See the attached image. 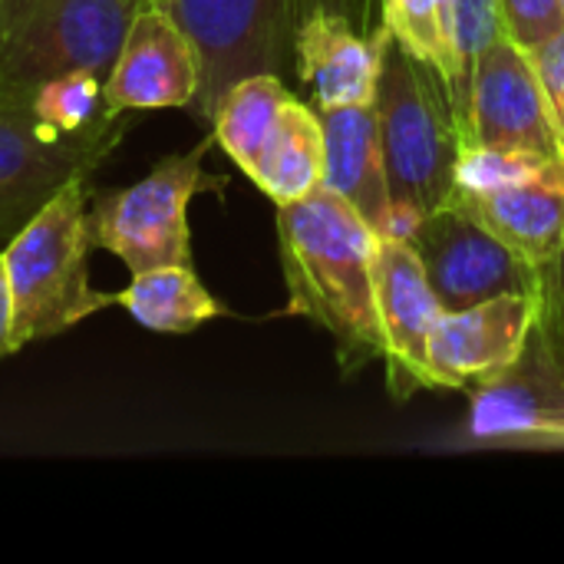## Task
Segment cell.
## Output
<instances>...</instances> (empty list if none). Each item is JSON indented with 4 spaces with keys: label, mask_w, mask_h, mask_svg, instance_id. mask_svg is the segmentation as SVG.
Wrapping results in <instances>:
<instances>
[{
    "label": "cell",
    "mask_w": 564,
    "mask_h": 564,
    "mask_svg": "<svg viewBox=\"0 0 564 564\" xmlns=\"http://www.w3.org/2000/svg\"><path fill=\"white\" fill-rule=\"evenodd\" d=\"M251 182L274 202H301L324 185V126L297 96L284 106Z\"/></svg>",
    "instance_id": "17"
},
{
    "label": "cell",
    "mask_w": 564,
    "mask_h": 564,
    "mask_svg": "<svg viewBox=\"0 0 564 564\" xmlns=\"http://www.w3.org/2000/svg\"><path fill=\"white\" fill-rule=\"evenodd\" d=\"M317 10H327V13H337L344 17L347 23H354L360 33H377L380 30V17H383V0H294V13H297V23Z\"/></svg>",
    "instance_id": "26"
},
{
    "label": "cell",
    "mask_w": 564,
    "mask_h": 564,
    "mask_svg": "<svg viewBox=\"0 0 564 564\" xmlns=\"http://www.w3.org/2000/svg\"><path fill=\"white\" fill-rule=\"evenodd\" d=\"M466 145L564 155L535 63L529 50L519 46L506 30L482 50L476 63Z\"/></svg>",
    "instance_id": "10"
},
{
    "label": "cell",
    "mask_w": 564,
    "mask_h": 564,
    "mask_svg": "<svg viewBox=\"0 0 564 564\" xmlns=\"http://www.w3.org/2000/svg\"><path fill=\"white\" fill-rule=\"evenodd\" d=\"M165 10L188 33L202 83L188 106L212 126L221 96L245 76L284 73L294 63V0H169Z\"/></svg>",
    "instance_id": "8"
},
{
    "label": "cell",
    "mask_w": 564,
    "mask_h": 564,
    "mask_svg": "<svg viewBox=\"0 0 564 564\" xmlns=\"http://www.w3.org/2000/svg\"><path fill=\"white\" fill-rule=\"evenodd\" d=\"M142 3L149 0H0V83L40 86L69 69L106 79Z\"/></svg>",
    "instance_id": "7"
},
{
    "label": "cell",
    "mask_w": 564,
    "mask_h": 564,
    "mask_svg": "<svg viewBox=\"0 0 564 564\" xmlns=\"http://www.w3.org/2000/svg\"><path fill=\"white\" fill-rule=\"evenodd\" d=\"M529 56H532L535 73L542 79V89H545V99L552 106V116H555V126H558L564 145V26L555 36H549L545 43L532 46Z\"/></svg>",
    "instance_id": "25"
},
{
    "label": "cell",
    "mask_w": 564,
    "mask_h": 564,
    "mask_svg": "<svg viewBox=\"0 0 564 564\" xmlns=\"http://www.w3.org/2000/svg\"><path fill=\"white\" fill-rule=\"evenodd\" d=\"M380 26L416 59L440 69L449 93L456 86L453 0H383Z\"/></svg>",
    "instance_id": "20"
},
{
    "label": "cell",
    "mask_w": 564,
    "mask_h": 564,
    "mask_svg": "<svg viewBox=\"0 0 564 564\" xmlns=\"http://www.w3.org/2000/svg\"><path fill=\"white\" fill-rule=\"evenodd\" d=\"M278 241L288 311L334 337L344 373L383 360L373 294L377 235L367 221L321 185L301 202L278 205Z\"/></svg>",
    "instance_id": "1"
},
{
    "label": "cell",
    "mask_w": 564,
    "mask_h": 564,
    "mask_svg": "<svg viewBox=\"0 0 564 564\" xmlns=\"http://www.w3.org/2000/svg\"><path fill=\"white\" fill-rule=\"evenodd\" d=\"M542 271H545L549 284L555 288V294H558V301H562V307H564V254H558L555 261H545V264H542Z\"/></svg>",
    "instance_id": "28"
},
{
    "label": "cell",
    "mask_w": 564,
    "mask_h": 564,
    "mask_svg": "<svg viewBox=\"0 0 564 564\" xmlns=\"http://www.w3.org/2000/svg\"><path fill=\"white\" fill-rule=\"evenodd\" d=\"M403 241L416 251L443 311H466L502 294L542 291V264L496 238L456 198L416 218Z\"/></svg>",
    "instance_id": "9"
},
{
    "label": "cell",
    "mask_w": 564,
    "mask_h": 564,
    "mask_svg": "<svg viewBox=\"0 0 564 564\" xmlns=\"http://www.w3.org/2000/svg\"><path fill=\"white\" fill-rule=\"evenodd\" d=\"M215 139L192 152L165 155L152 172L126 188H96L86 202V231L93 248L116 254L129 274L162 264H192L188 205L205 188H225V178L205 172Z\"/></svg>",
    "instance_id": "6"
},
{
    "label": "cell",
    "mask_w": 564,
    "mask_h": 564,
    "mask_svg": "<svg viewBox=\"0 0 564 564\" xmlns=\"http://www.w3.org/2000/svg\"><path fill=\"white\" fill-rule=\"evenodd\" d=\"M33 89L0 83V251L66 185L89 182L135 122L122 112L69 132L36 112Z\"/></svg>",
    "instance_id": "4"
},
{
    "label": "cell",
    "mask_w": 564,
    "mask_h": 564,
    "mask_svg": "<svg viewBox=\"0 0 564 564\" xmlns=\"http://www.w3.org/2000/svg\"><path fill=\"white\" fill-rule=\"evenodd\" d=\"M202 66L188 33L165 7L142 3L102 79L106 112L188 109L198 96Z\"/></svg>",
    "instance_id": "12"
},
{
    "label": "cell",
    "mask_w": 564,
    "mask_h": 564,
    "mask_svg": "<svg viewBox=\"0 0 564 564\" xmlns=\"http://www.w3.org/2000/svg\"><path fill=\"white\" fill-rule=\"evenodd\" d=\"M89 182L66 185L33 221L0 251L13 304L20 344L66 334L86 317L116 304V294L89 284Z\"/></svg>",
    "instance_id": "3"
},
{
    "label": "cell",
    "mask_w": 564,
    "mask_h": 564,
    "mask_svg": "<svg viewBox=\"0 0 564 564\" xmlns=\"http://www.w3.org/2000/svg\"><path fill=\"white\" fill-rule=\"evenodd\" d=\"M149 3H155V7H165L169 0H149Z\"/></svg>",
    "instance_id": "29"
},
{
    "label": "cell",
    "mask_w": 564,
    "mask_h": 564,
    "mask_svg": "<svg viewBox=\"0 0 564 564\" xmlns=\"http://www.w3.org/2000/svg\"><path fill=\"white\" fill-rule=\"evenodd\" d=\"M291 99L294 93L284 86L278 73L245 76L221 96L212 119V139L248 178L258 172L261 152Z\"/></svg>",
    "instance_id": "19"
},
{
    "label": "cell",
    "mask_w": 564,
    "mask_h": 564,
    "mask_svg": "<svg viewBox=\"0 0 564 564\" xmlns=\"http://www.w3.org/2000/svg\"><path fill=\"white\" fill-rule=\"evenodd\" d=\"M324 126V188L340 195L377 238H393V202L373 102L317 109Z\"/></svg>",
    "instance_id": "15"
},
{
    "label": "cell",
    "mask_w": 564,
    "mask_h": 564,
    "mask_svg": "<svg viewBox=\"0 0 564 564\" xmlns=\"http://www.w3.org/2000/svg\"><path fill=\"white\" fill-rule=\"evenodd\" d=\"M33 106L46 122L69 129V132L89 129V126L109 119L106 96H102V76L86 73V69H69V73H59V76L40 83L33 89Z\"/></svg>",
    "instance_id": "23"
},
{
    "label": "cell",
    "mask_w": 564,
    "mask_h": 564,
    "mask_svg": "<svg viewBox=\"0 0 564 564\" xmlns=\"http://www.w3.org/2000/svg\"><path fill=\"white\" fill-rule=\"evenodd\" d=\"M496 238L535 264L564 254V188L558 185H506L482 192H456Z\"/></svg>",
    "instance_id": "16"
},
{
    "label": "cell",
    "mask_w": 564,
    "mask_h": 564,
    "mask_svg": "<svg viewBox=\"0 0 564 564\" xmlns=\"http://www.w3.org/2000/svg\"><path fill=\"white\" fill-rule=\"evenodd\" d=\"M502 33L499 0H453V46H456V86H453V106L466 145V126H469V93H473V73L482 56V50Z\"/></svg>",
    "instance_id": "22"
},
{
    "label": "cell",
    "mask_w": 564,
    "mask_h": 564,
    "mask_svg": "<svg viewBox=\"0 0 564 564\" xmlns=\"http://www.w3.org/2000/svg\"><path fill=\"white\" fill-rule=\"evenodd\" d=\"M116 304L126 307L139 327L155 334H192L225 314L192 264H162L132 274L129 288L116 294Z\"/></svg>",
    "instance_id": "18"
},
{
    "label": "cell",
    "mask_w": 564,
    "mask_h": 564,
    "mask_svg": "<svg viewBox=\"0 0 564 564\" xmlns=\"http://www.w3.org/2000/svg\"><path fill=\"white\" fill-rule=\"evenodd\" d=\"M562 10H564V0H562Z\"/></svg>",
    "instance_id": "30"
},
{
    "label": "cell",
    "mask_w": 564,
    "mask_h": 564,
    "mask_svg": "<svg viewBox=\"0 0 564 564\" xmlns=\"http://www.w3.org/2000/svg\"><path fill=\"white\" fill-rule=\"evenodd\" d=\"M463 449H564V307L542 271L535 324L516 364L469 393Z\"/></svg>",
    "instance_id": "5"
},
{
    "label": "cell",
    "mask_w": 564,
    "mask_h": 564,
    "mask_svg": "<svg viewBox=\"0 0 564 564\" xmlns=\"http://www.w3.org/2000/svg\"><path fill=\"white\" fill-rule=\"evenodd\" d=\"M502 30L525 50L545 43L564 26L562 0H499Z\"/></svg>",
    "instance_id": "24"
},
{
    "label": "cell",
    "mask_w": 564,
    "mask_h": 564,
    "mask_svg": "<svg viewBox=\"0 0 564 564\" xmlns=\"http://www.w3.org/2000/svg\"><path fill=\"white\" fill-rule=\"evenodd\" d=\"M539 294H502L466 311H443L430 337V367L440 390H476L506 373L525 347Z\"/></svg>",
    "instance_id": "13"
},
{
    "label": "cell",
    "mask_w": 564,
    "mask_h": 564,
    "mask_svg": "<svg viewBox=\"0 0 564 564\" xmlns=\"http://www.w3.org/2000/svg\"><path fill=\"white\" fill-rule=\"evenodd\" d=\"M383 169L393 202V238L456 198L463 132L440 69L416 59L380 26V76L373 93Z\"/></svg>",
    "instance_id": "2"
},
{
    "label": "cell",
    "mask_w": 564,
    "mask_h": 564,
    "mask_svg": "<svg viewBox=\"0 0 564 564\" xmlns=\"http://www.w3.org/2000/svg\"><path fill=\"white\" fill-rule=\"evenodd\" d=\"M506 185H558L564 188V155L466 145L456 169V192H482Z\"/></svg>",
    "instance_id": "21"
},
{
    "label": "cell",
    "mask_w": 564,
    "mask_h": 564,
    "mask_svg": "<svg viewBox=\"0 0 564 564\" xmlns=\"http://www.w3.org/2000/svg\"><path fill=\"white\" fill-rule=\"evenodd\" d=\"M373 294L383 344L387 387L393 400L440 390L430 367V337L443 314L416 251L403 238H377Z\"/></svg>",
    "instance_id": "11"
},
{
    "label": "cell",
    "mask_w": 564,
    "mask_h": 564,
    "mask_svg": "<svg viewBox=\"0 0 564 564\" xmlns=\"http://www.w3.org/2000/svg\"><path fill=\"white\" fill-rule=\"evenodd\" d=\"M294 73L311 89L314 109L367 106L380 76V30L367 36L344 17L317 10L297 23Z\"/></svg>",
    "instance_id": "14"
},
{
    "label": "cell",
    "mask_w": 564,
    "mask_h": 564,
    "mask_svg": "<svg viewBox=\"0 0 564 564\" xmlns=\"http://www.w3.org/2000/svg\"><path fill=\"white\" fill-rule=\"evenodd\" d=\"M23 344L17 337V304H13V288H10V274L7 264L0 258V360L17 354Z\"/></svg>",
    "instance_id": "27"
}]
</instances>
